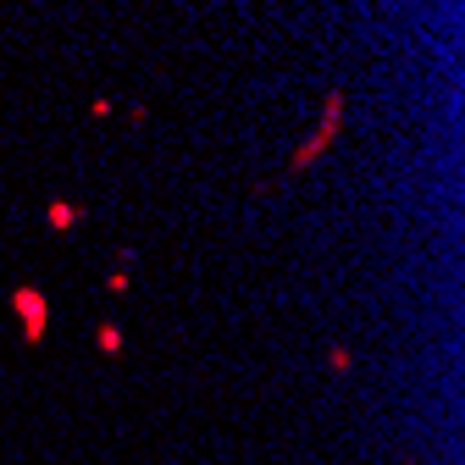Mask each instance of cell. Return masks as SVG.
<instances>
[{"label": "cell", "instance_id": "6da1fadb", "mask_svg": "<svg viewBox=\"0 0 465 465\" xmlns=\"http://www.w3.org/2000/svg\"><path fill=\"white\" fill-rule=\"evenodd\" d=\"M343 123H349V94L343 89H327V100H322V116H316V128H311V139L305 144H294V155H288V178H305V172L343 139Z\"/></svg>", "mask_w": 465, "mask_h": 465}, {"label": "cell", "instance_id": "7a4b0ae2", "mask_svg": "<svg viewBox=\"0 0 465 465\" xmlns=\"http://www.w3.org/2000/svg\"><path fill=\"white\" fill-rule=\"evenodd\" d=\"M6 305H12V316H17V327H23V343L39 349V343L50 338V294H45L39 282H17L12 294H6Z\"/></svg>", "mask_w": 465, "mask_h": 465}, {"label": "cell", "instance_id": "52a82bcc", "mask_svg": "<svg viewBox=\"0 0 465 465\" xmlns=\"http://www.w3.org/2000/svg\"><path fill=\"white\" fill-rule=\"evenodd\" d=\"M111 111H116V100H111V94H100V100L89 105V116H94V123H105V116H111Z\"/></svg>", "mask_w": 465, "mask_h": 465}, {"label": "cell", "instance_id": "277c9868", "mask_svg": "<svg viewBox=\"0 0 465 465\" xmlns=\"http://www.w3.org/2000/svg\"><path fill=\"white\" fill-rule=\"evenodd\" d=\"M128 288H134V255H123V261H116V266L105 272V294H116V300H123Z\"/></svg>", "mask_w": 465, "mask_h": 465}, {"label": "cell", "instance_id": "3957f363", "mask_svg": "<svg viewBox=\"0 0 465 465\" xmlns=\"http://www.w3.org/2000/svg\"><path fill=\"white\" fill-rule=\"evenodd\" d=\"M45 227L50 232H73V227H84V205H73V200H45Z\"/></svg>", "mask_w": 465, "mask_h": 465}, {"label": "cell", "instance_id": "5b68a950", "mask_svg": "<svg viewBox=\"0 0 465 465\" xmlns=\"http://www.w3.org/2000/svg\"><path fill=\"white\" fill-rule=\"evenodd\" d=\"M94 349H100V355H123V327H116V322H100V327H94Z\"/></svg>", "mask_w": 465, "mask_h": 465}, {"label": "cell", "instance_id": "8992f818", "mask_svg": "<svg viewBox=\"0 0 465 465\" xmlns=\"http://www.w3.org/2000/svg\"><path fill=\"white\" fill-rule=\"evenodd\" d=\"M327 371L349 377V371H355V349H349V343H327Z\"/></svg>", "mask_w": 465, "mask_h": 465}]
</instances>
